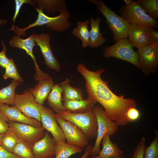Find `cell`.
<instances>
[{"instance_id": "484cf974", "label": "cell", "mask_w": 158, "mask_h": 158, "mask_svg": "<svg viewBox=\"0 0 158 158\" xmlns=\"http://www.w3.org/2000/svg\"><path fill=\"white\" fill-rule=\"evenodd\" d=\"M90 23L88 20L83 22L77 21V26L73 29L72 35L80 40L83 49L89 46L90 34L88 25Z\"/></svg>"}, {"instance_id": "7bdbcfd3", "label": "cell", "mask_w": 158, "mask_h": 158, "mask_svg": "<svg viewBox=\"0 0 158 158\" xmlns=\"http://www.w3.org/2000/svg\"><path fill=\"white\" fill-rule=\"evenodd\" d=\"M90 158H102V157H101L98 156V155H96V156H92V157H90ZM124 158V156L123 155L122 156L120 157H118V158Z\"/></svg>"}, {"instance_id": "f546056e", "label": "cell", "mask_w": 158, "mask_h": 158, "mask_svg": "<svg viewBox=\"0 0 158 158\" xmlns=\"http://www.w3.org/2000/svg\"><path fill=\"white\" fill-rule=\"evenodd\" d=\"M145 11L151 17L158 20V0H137Z\"/></svg>"}, {"instance_id": "52a82bcc", "label": "cell", "mask_w": 158, "mask_h": 158, "mask_svg": "<svg viewBox=\"0 0 158 158\" xmlns=\"http://www.w3.org/2000/svg\"><path fill=\"white\" fill-rule=\"evenodd\" d=\"M119 12L121 17L131 24L158 28L157 20L150 16L136 1L130 5L122 6Z\"/></svg>"}, {"instance_id": "9c48e42d", "label": "cell", "mask_w": 158, "mask_h": 158, "mask_svg": "<svg viewBox=\"0 0 158 158\" xmlns=\"http://www.w3.org/2000/svg\"><path fill=\"white\" fill-rule=\"evenodd\" d=\"M55 118L62 130L67 143L82 148L88 145L89 140L79 128L72 122L61 118L57 113L55 114Z\"/></svg>"}, {"instance_id": "7402d4cb", "label": "cell", "mask_w": 158, "mask_h": 158, "mask_svg": "<svg viewBox=\"0 0 158 158\" xmlns=\"http://www.w3.org/2000/svg\"><path fill=\"white\" fill-rule=\"evenodd\" d=\"M70 82L69 79L66 78L59 84L63 95L62 102L83 99V95L82 89L80 87L75 88L71 86Z\"/></svg>"}, {"instance_id": "d4e9b609", "label": "cell", "mask_w": 158, "mask_h": 158, "mask_svg": "<svg viewBox=\"0 0 158 158\" xmlns=\"http://www.w3.org/2000/svg\"><path fill=\"white\" fill-rule=\"evenodd\" d=\"M55 158H68L71 155L81 153L82 148L63 142H55Z\"/></svg>"}, {"instance_id": "f35d334b", "label": "cell", "mask_w": 158, "mask_h": 158, "mask_svg": "<svg viewBox=\"0 0 158 158\" xmlns=\"http://www.w3.org/2000/svg\"><path fill=\"white\" fill-rule=\"evenodd\" d=\"M0 158H19L0 145Z\"/></svg>"}, {"instance_id": "9a60e30c", "label": "cell", "mask_w": 158, "mask_h": 158, "mask_svg": "<svg viewBox=\"0 0 158 158\" xmlns=\"http://www.w3.org/2000/svg\"><path fill=\"white\" fill-rule=\"evenodd\" d=\"M0 109L9 121L28 124L37 127L42 126L41 122L38 120L29 118L23 114L18 109L6 104L0 105Z\"/></svg>"}, {"instance_id": "836d02e7", "label": "cell", "mask_w": 158, "mask_h": 158, "mask_svg": "<svg viewBox=\"0 0 158 158\" xmlns=\"http://www.w3.org/2000/svg\"><path fill=\"white\" fill-rule=\"evenodd\" d=\"M15 12L14 16L13 18V24L12 26L14 25V23L17 17L18 16V13L20 8L24 4H30L32 6H34L35 8V3L34 0H15Z\"/></svg>"}, {"instance_id": "30bf717a", "label": "cell", "mask_w": 158, "mask_h": 158, "mask_svg": "<svg viewBox=\"0 0 158 158\" xmlns=\"http://www.w3.org/2000/svg\"><path fill=\"white\" fill-rule=\"evenodd\" d=\"M138 61L144 74L148 76L158 68V48L149 44L138 48Z\"/></svg>"}, {"instance_id": "e575fe53", "label": "cell", "mask_w": 158, "mask_h": 158, "mask_svg": "<svg viewBox=\"0 0 158 158\" xmlns=\"http://www.w3.org/2000/svg\"><path fill=\"white\" fill-rule=\"evenodd\" d=\"M126 116L129 123L138 120L140 117L141 114L139 111L136 107H132L128 110Z\"/></svg>"}, {"instance_id": "4dcf8cb0", "label": "cell", "mask_w": 158, "mask_h": 158, "mask_svg": "<svg viewBox=\"0 0 158 158\" xmlns=\"http://www.w3.org/2000/svg\"><path fill=\"white\" fill-rule=\"evenodd\" d=\"M5 69V73L3 76L4 79L11 78L20 83L24 82L23 80L18 73L13 59H10Z\"/></svg>"}, {"instance_id": "5bb4252c", "label": "cell", "mask_w": 158, "mask_h": 158, "mask_svg": "<svg viewBox=\"0 0 158 158\" xmlns=\"http://www.w3.org/2000/svg\"><path fill=\"white\" fill-rule=\"evenodd\" d=\"M55 142L48 132L44 137L32 146L35 158H53L55 156Z\"/></svg>"}, {"instance_id": "8992f818", "label": "cell", "mask_w": 158, "mask_h": 158, "mask_svg": "<svg viewBox=\"0 0 158 158\" xmlns=\"http://www.w3.org/2000/svg\"><path fill=\"white\" fill-rule=\"evenodd\" d=\"M92 109L97 118V130L95 143L90 155L96 156L98 155L100 150V144L103 137L107 134L111 136L115 134L117 132L119 126L107 117L102 106H94Z\"/></svg>"}, {"instance_id": "4316f807", "label": "cell", "mask_w": 158, "mask_h": 158, "mask_svg": "<svg viewBox=\"0 0 158 158\" xmlns=\"http://www.w3.org/2000/svg\"><path fill=\"white\" fill-rule=\"evenodd\" d=\"M20 83L13 80L9 85L0 90V105L2 104L14 105L16 87Z\"/></svg>"}, {"instance_id": "e0dca14e", "label": "cell", "mask_w": 158, "mask_h": 158, "mask_svg": "<svg viewBox=\"0 0 158 158\" xmlns=\"http://www.w3.org/2000/svg\"><path fill=\"white\" fill-rule=\"evenodd\" d=\"M37 81V84L33 87L30 88L28 90L33 95L35 101L43 105L51 90L54 83L52 78L49 75Z\"/></svg>"}, {"instance_id": "b9f144b4", "label": "cell", "mask_w": 158, "mask_h": 158, "mask_svg": "<svg viewBox=\"0 0 158 158\" xmlns=\"http://www.w3.org/2000/svg\"><path fill=\"white\" fill-rule=\"evenodd\" d=\"M7 23V20L4 19H0V26L3 24H6Z\"/></svg>"}, {"instance_id": "277c9868", "label": "cell", "mask_w": 158, "mask_h": 158, "mask_svg": "<svg viewBox=\"0 0 158 158\" xmlns=\"http://www.w3.org/2000/svg\"><path fill=\"white\" fill-rule=\"evenodd\" d=\"M57 114L61 118L72 122L79 128L89 140L96 138L97 122L92 109L82 113H73L64 110Z\"/></svg>"}, {"instance_id": "3957f363", "label": "cell", "mask_w": 158, "mask_h": 158, "mask_svg": "<svg viewBox=\"0 0 158 158\" xmlns=\"http://www.w3.org/2000/svg\"><path fill=\"white\" fill-rule=\"evenodd\" d=\"M88 1L95 4L105 18L109 28L113 33L114 41L128 37L129 23L108 7L103 1L100 0Z\"/></svg>"}, {"instance_id": "5b68a950", "label": "cell", "mask_w": 158, "mask_h": 158, "mask_svg": "<svg viewBox=\"0 0 158 158\" xmlns=\"http://www.w3.org/2000/svg\"><path fill=\"white\" fill-rule=\"evenodd\" d=\"M133 47L128 39H121L112 45L105 47L103 56L105 59L112 57L125 61L141 69L138 52L134 51Z\"/></svg>"}, {"instance_id": "7c38bea8", "label": "cell", "mask_w": 158, "mask_h": 158, "mask_svg": "<svg viewBox=\"0 0 158 158\" xmlns=\"http://www.w3.org/2000/svg\"><path fill=\"white\" fill-rule=\"evenodd\" d=\"M34 38L37 45L40 47L45 65L49 68L59 72L61 66L54 56L51 48L49 34L44 33L36 34Z\"/></svg>"}, {"instance_id": "6da1fadb", "label": "cell", "mask_w": 158, "mask_h": 158, "mask_svg": "<svg viewBox=\"0 0 158 158\" xmlns=\"http://www.w3.org/2000/svg\"><path fill=\"white\" fill-rule=\"evenodd\" d=\"M77 69L85 80L87 99L99 103L107 117L119 126L127 125L128 123L127 112L130 108L136 107L135 101L132 98H125L123 95L118 96L112 92L108 82L101 78V75L104 71V69L92 71L80 63Z\"/></svg>"}, {"instance_id": "83f0119b", "label": "cell", "mask_w": 158, "mask_h": 158, "mask_svg": "<svg viewBox=\"0 0 158 158\" xmlns=\"http://www.w3.org/2000/svg\"><path fill=\"white\" fill-rule=\"evenodd\" d=\"M32 146L20 140L14 147L12 153L19 158H35Z\"/></svg>"}, {"instance_id": "7a4b0ae2", "label": "cell", "mask_w": 158, "mask_h": 158, "mask_svg": "<svg viewBox=\"0 0 158 158\" xmlns=\"http://www.w3.org/2000/svg\"><path fill=\"white\" fill-rule=\"evenodd\" d=\"M38 15L37 20L33 23L30 24L27 27L21 28L14 25L9 30H12L20 36L25 35V31L30 28L36 26L45 25V27L52 32H64L68 30L71 25L69 21L71 15L67 9L62 11L57 16L50 17L45 14L42 9L35 8Z\"/></svg>"}, {"instance_id": "ba28073f", "label": "cell", "mask_w": 158, "mask_h": 158, "mask_svg": "<svg viewBox=\"0 0 158 158\" xmlns=\"http://www.w3.org/2000/svg\"><path fill=\"white\" fill-rule=\"evenodd\" d=\"M43 105L37 103L32 94L28 89L22 94H16L13 106L27 116L41 122V110Z\"/></svg>"}, {"instance_id": "44dd1931", "label": "cell", "mask_w": 158, "mask_h": 158, "mask_svg": "<svg viewBox=\"0 0 158 158\" xmlns=\"http://www.w3.org/2000/svg\"><path fill=\"white\" fill-rule=\"evenodd\" d=\"M97 102L88 99L68 100L63 102L65 110L74 113L86 112L92 109Z\"/></svg>"}, {"instance_id": "d6a6232c", "label": "cell", "mask_w": 158, "mask_h": 158, "mask_svg": "<svg viewBox=\"0 0 158 158\" xmlns=\"http://www.w3.org/2000/svg\"><path fill=\"white\" fill-rule=\"evenodd\" d=\"M145 142V138L142 137L135 147L133 154L130 158H144Z\"/></svg>"}, {"instance_id": "4fadbf2b", "label": "cell", "mask_w": 158, "mask_h": 158, "mask_svg": "<svg viewBox=\"0 0 158 158\" xmlns=\"http://www.w3.org/2000/svg\"><path fill=\"white\" fill-rule=\"evenodd\" d=\"M40 113L41 122L43 129L52 134L55 142L61 141L66 142L63 133L58 124L55 114L52 110L43 105Z\"/></svg>"}, {"instance_id": "1f68e13d", "label": "cell", "mask_w": 158, "mask_h": 158, "mask_svg": "<svg viewBox=\"0 0 158 158\" xmlns=\"http://www.w3.org/2000/svg\"><path fill=\"white\" fill-rule=\"evenodd\" d=\"M155 136L150 145L145 147L144 158H158V131L155 130Z\"/></svg>"}, {"instance_id": "ac0fdd59", "label": "cell", "mask_w": 158, "mask_h": 158, "mask_svg": "<svg viewBox=\"0 0 158 158\" xmlns=\"http://www.w3.org/2000/svg\"><path fill=\"white\" fill-rule=\"evenodd\" d=\"M34 32L28 38L23 39L18 35H14L10 41L9 44L12 47L25 50L26 53L31 56L33 61L35 69V73L38 74L42 71L39 68L36 58L33 54V48L37 45L34 38Z\"/></svg>"}, {"instance_id": "cb8c5ba5", "label": "cell", "mask_w": 158, "mask_h": 158, "mask_svg": "<svg viewBox=\"0 0 158 158\" xmlns=\"http://www.w3.org/2000/svg\"><path fill=\"white\" fill-rule=\"evenodd\" d=\"M37 3V8L44 10L47 12L55 13H61L67 9L64 0H34Z\"/></svg>"}, {"instance_id": "603a6c76", "label": "cell", "mask_w": 158, "mask_h": 158, "mask_svg": "<svg viewBox=\"0 0 158 158\" xmlns=\"http://www.w3.org/2000/svg\"><path fill=\"white\" fill-rule=\"evenodd\" d=\"M61 94L62 90L60 85L54 84L47 98L49 106L57 113L65 110L62 102Z\"/></svg>"}, {"instance_id": "60d3db41", "label": "cell", "mask_w": 158, "mask_h": 158, "mask_svg": "<svg viewBox=\"0 0 158 158\" xmlns=\"http://www.w3.org/2000/svg\"><path fill=\"white\" fill-rule=\"evenodd\" d=\"M124 1L126 6H129L134 1L132 0H124Z\"/></svg>"}, {"instance_id": "d590c367", "label": "cell", "mask_w": 158, "mask_h": 158, "mask_svg": "<svg viewBox=\"0 0 158 158\" xmlns=\"http://www.w3.org/2000/svg\"><path fill=\"white\" fill-rule=\"evenodd\" d=\"M147 29L150 44L158 48V31L149 27H147Z\"/></svg>"}, {"instance_id": "ee69618b", "label": "cell", "mask_w": 158, "mask_h": 158, "mask_svg": "<svg viewBox=\"0 0 158 158\" xmlns=\"http://www.w3.org/2000/svg\"><path fill=\"white\" fill-rule=\"evenodd\" d=\"M3 135L0 134V145H1V141L2 138L3 136Z\"/></svg>"}, {"instance_id": "8d00e7d4", "label": "cell", "mask_w": 158, "mask_h": 158, "mask_svg": "<svg viewBox=\"0 0 158 158\" xmlns=\"http://www.w3.org/2000/svg\"><path fill=\"white\" fill-rule=\"evenodd\" d=\"M9 121L0 109V134H4L8 130L9 127Z\"/></svg>"}, {"instance_id": "ab89813d", "label": "cell", "mask_w": 158, "mask_h": 158, "mask_svg": "<svg viewBox=\"0 0 158 158\" xmlns=\"http://www.w3.org/2000/svg\"><path fill=\"white\" fill-rule=\"evenodd\" d=\"M92 147V146L91 145H87L85 149L84 154L80 158H88L90 154Z\"/></svg>"}, {"instance_id": "ffe728a7", "label": "cell", "mask_w": 158, "mask_h": 158, "mask_svg": "<svg viewBox=\"0 0 158 158\" xmlns=\"http://www.w3.org/2000/svg\"><path fill=\"white\" fill-rule=\"evenodd\" d=\"M91 29L89 31L90 41L89 47L91 48H97L104 44L106 41L103 37V34L99 31V25L101 18L98 17L96 19L90 18L89 19Z\"/></svg>"}, {"instance_id": "d6986e66", "label": "cell", "mask_w": 158, "mask_h": 158, "mask_svg": "<svg viewBox=\"0 0 158 158\" xmlns=\"http://www.w3.org/2000/svg\"><path fill=\"white\" fill-rule=\"evenodd\" d=\"M110 135H106L103 138L101 142L102 148L100 150L98 156L102 158H115L123 156V151L120 149L118 144L111 140Z\"/></svg>"}, {"instance_id": "8fae6325", "label": "cell", "mask_w": 158, "mask_h": 158, "mask_svg": "<svg viewBox=\"0 0 158 158\" xmlns=\"http://www.w3.org/2000/svg\"><path fill=\"white\" fill-rule=\"evenodd\" d=\"M8 125L20 140L32 145L44 135V129L42 126L37 127L10 121H9Z\"/></svg>"}, {"instance_id": "f1b7e54d", "label": "cell", "mask_w": 158, "mask_h": 158, "mask_svg": "<svg viewBox=\"0 0 158 158\" xmlns=\"http://www.w3.org/2000/svg\"><path fill=\"white\" fill-rule=\"evenodd\" d=\"M20 140L14 132L9 127L3 135L0 145L12 153L14 147Z\"/></svg>"}, {"instance_id": "2e32d148", "label": "cell", "mask_w": 158, "mask_h": 158, "mask_svg": "<svg viewBox=\"0 0 158 158\" xmlns=\"http://www.w3.org/2000/svg\"><path fill=\"white\" fill-rule=\"evenodd\" d=\"M147 27L141 25L130 24L128 37L133 47L138 49L150 44Z\"/></svg>"}, {"instance_id": "74e56055", "label": "cell", "mask_w": 158, "mask_h": 158, "mask_svg": "<svg viewBox=\"0 0 158 158\" xmlns=\"http://www.w3.org/2000/svg\"><path fill=\"white\" fill-rule=\"evenodd\" d=\"M1 42L3 49L0 52V66L5 68L9 61L10 59L6 56L7 48L4 43L2 40H1Z\"/></svg>"}]
</instances>
